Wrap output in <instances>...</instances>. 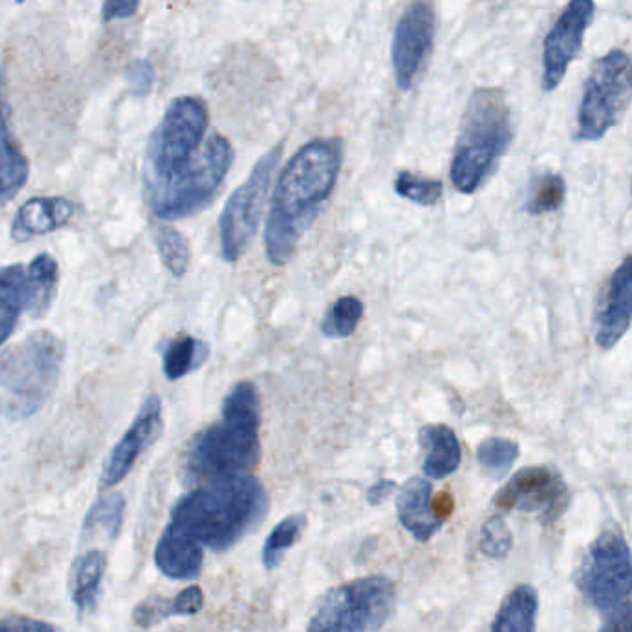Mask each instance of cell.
I'll return each instance as SVG.
<instances>
[{
    "instance_id": "7a4b0ae2",
    "label": "cell",
    "mask_w": 632,
    "mask_h": 632,
    "mask_svg": "<svg viewBox=\"0 0 632 632\" xmlns=\"http://www.w3.org/2000/svg\"><path fill=\"white\" fill-rule=\"evenodd\" d=\"M342 162V141L313 140L285 163L274 185L263 234L265 252L273 265L290 262L302 235L337 188Z\"/></svg>"
},
{
    "instance_id": "cb8c5ba5",
    "label": "cell",
    "mask_w": 632,
    "mask_h": 632,
    "mask_svg": "<svg viewBox=\"0 0 632 632\" xmlns=\"http://www.w3.org/2000/svg\"><path fill=\"white\" fill-rule=\"evenodd\" d=\"M210 345L199 338L177 337L163 349V373L169 381H180L207 364Z\"/></svg>"
},
{
    "instance_id": "1f68e13d",
    "label": "cell",
    "mask_w": 632,
    "mask_h": 632,
    "mask_svg": "<svg viewBox=\"0 0 632 632\" xmlns=\"http://www.w3.org/2000/svg\"><path fill=\"white\" fill-rule=\"evenodd\" d=\"M565 197V182L560 174H545L534 182L526 199V212L532 215L554 212L562 207Z\"/></svg>"
},
{
    "instance_id": "4316f807",
    "label": "cell",
    "mask_w": 632,
    "mask_h": 632,
    "mask_svg": "<svg viewBox=\"0 0 632 632\" xmlns=\"http://www.w3.org/2000/svg\"><path fill=\"white\" fill-rule=\"evenodd\" d=\"M518 457H520V445L509 438H486L476 449V460L482 471L493 481H501L509 475Z\"/></svg>"
},
{
    "instance_id": "8d00e7d4",
    "label": "cell",
    "mask_w": 632,
    "mask_h": 632,
    "mask_svg": "<svg viewBox=\"0 0 632 632\" xmlns=\"http://www.w3.org/2000/svg\"><path fill=\"white\" fill-rule=\"evenodd\" d=\"M138 10V2L130 0H112L102 7V19L104 21H113V19H127L134 16Z\"/></svg>"
},
{
    "instance_id": "ffe728a7",
    "label": "cell",
    "mask_w": 632,
    "mask_h": 632,
    "mask_svg": "<svg viewBox=\"0 0 632 632\" xmlns=\"http://www.w3.org/2000/svg\"><path fill=\"white\" fill-rule=\"evenodd\" d=\"M29 179V162L19 149L8 124L7 107L2 99V77H0V202L16 197Z\"/></svg>"
},
{
    "instance_id": "4fadbf2b",
    "label": "cell",
    "mask_w": 632,
    "mask_h": 632,
    "mask_svg": "<svg viewBox=\"0 0 632 632\" xmlns=\"http://www.w3.org/2000/svg\"><path fill=\"white\" fill-rule=\"evenodd\" d=\"M593 12V2L575 0L565 7L553 29L549 30L548 38L543 41V90L553 91L564 80L570 63L581 52Z\"/></svg>"
},
{
    "instance_id": "ac0fdd59",
    "label": "cell",
    "mask_w": 632,
    "mask_h": 632,
    "mask_svg": "<svg viewBox=\"0 0 632 632\" xmlns=\"http://www.w3.org/2000/svg\"><path fill=\"white\" fill-rule=\"evenodd\" d=\"M73 202L62 197H34L24 202L13 221V240L24 241L34 235L62 229L73 215Z\"/></svg>"
},
{
    "instance_id": "836d02e7",
    "label": "cell",
    "mask_w": 632,
    "mask_h": 632,
    "mask_svg": "<svg viewBox=\"0 0 632 632\" xmlns=\"http://www.w3.org/2000/svg\"><path fill=\"white\" fill-rule=\"evenodd\" d=\"M202 604H204V593H202L201 588H185L173 601H169V618H171V615L199 614Z\"/></svg>"
},
{
    "instance_id": "3957f363",
    "label": "cell",
    "mask_w": 632,
    "mask_h": 632,
    "mask_svg": "<svg viewBox=\"0 0 632 632\" xmlns=\"http://www.w3.org/2000/svg\"><path fill=\"white\" fill-rule=\"evenodd\" d=\"M260 395L252 382L230 388L221 420L199 432L185 454L184 473L193 484L251 475L260 462Z\"/></svg>"
},
{
    "instance_id": "7c38bea8",
    "label": "cell",
    "mask_w": 632,
    "mask_h": 632,
    "mask_svg": "<svg viewBox=\"0 0 632 632\" xmlns=\"http://www.w3.org/2000/svg\"><path fill=\"white\" fill-rule=\"evenodd\" d=\"M437 34V13L431 4L415 2L404 10L393 34L392 63L398 86L409 91L431 57Z\"/></svg>"
},
{
    "instance_id": "9c48e42d",
    "label": "cell",
    "mask_w": 632,
    "mask_h": 632,
    "mask_svg": "<svg viewBox=\"0 0 632 632\" xmlns=\"http://www.w3.org/2000/svg\"><path fill=\"white\" fill-rule=\"evenodd\" d=\"M631 549L620 531L603 532L576 568L575 584L593 609L614 614L631 604Z\"/></svg>"
},
{
    "instance_id": "7402d4cb",
    "label": "cell",
    "mask_w": 632,
    "mask_h": 632,
    "mask_svg": "<svg viewBox=\"0 0 632 632\" xmlns=\"http://www.w3.org/2000/svg\"><path fill=\"white\" fill-rule=\"evenodd\" d=\"M540 599L531 584H520L499 606L492 632H536Z\"/></svg>"
},
{
    "instance_id": "d6a6232c",
    "label": "cell",
    "mask_w": 632,
    "mask_h": 632,
    "mask_svg": "<svg viewBox=\"0 0 632 632\" xmlns=\"http://www.w3.org/2000/svg\"><path fill=\"white\" fill-rule=\"evenodd\" d=\"M514 536L503 515H493L482 525L481 551L488 559L501 560L510 553Z\"/></svg>"
},
{
    "instance_id": "f35d334b",
    "label": "cell",
    "mask_w": 632,
    "mask_h": 632,
    "mask_svg": "<svg viewBox=\"0 0 632 632\" xmlns=\"http://www.w3.org/2000/svg\"><path fill=\"white\" fill-rule=\"evenodd\" d=\"M395 481H390V479H384V481H379L370 488L368 492V501L373 506H379V504L384 503L388 499L392 498V493L395 492Z\"/></svg>"
},
{
    "instance_id": "e575fe53",
    "label": "cell",
    "mask_w": 632,
    "mask_h": 632,
    "mask_svg": "<svg viewBox=\"0 0 632 632\" xmlns=\"http://www.w3.org/2000/svg\"><path fill=\"white\" fill-rule=\"evenodd\" d=\"M127 82L136 96H147L154 84V69L147 60H136L127 71Z\"/></svg>"
},
{
    "instance_id": "5b68a950",
    "label": "cell",
    "mask_w": 632,
    "mask_h": 632,
    "mask_svg": "<svg viewBox=\"0 0 632 632\" xmlns=\"http://www.w3.org/2000/svg\"><path fill=\"white\" fill-rule=\"evenodd\" d=\"M514 138L512 110L501 88H479L470 97L451 160V182L471 195L492 177Z\"/></svg>"
},
{
    "instance_id": "52a82bcc",
    "label": "cell",
    "mask_w": 632,
    "mask_h": 632,
    "mask_svg": "<svg viewBox=\"0 0 632 632\" xmlns=\"http://www.w3.org/2000/svg\"><path fill=\"white\" fill-rule=\"evenodd\" d=\"M393 606L395 586L390 579H357L321 598L307 632H373L390 620Z\"/></svg>"
},
{
    "instance_id": "83f0119b",
    "label": "cell",
    "mask_w": 632,
    "mask_h": 632,
    "mask_svg": "<svg viewBox=\"0 0 632 632\" xmlns=\"http://www.w3.org/2000/svg\"><path fill=\"white\" fill-rule=\"evenodd\" d=\"M364 318V302L359 297H340L327 312L325 320L321 321V332L332 340H343L357 331L360 321Z\"/></svg>"
},
{
    "instance_id": "d590c367",
    "label": "cell",
    "mask_w": 632,
    "mask_h": 632,
    "mask_svg": "<svg viewBox=\"0 0 632 632\" xmlns=\"http://www.w3.org/2000/svg\"><path fill=\"white\" fill-rule=\"evenodd\" d=\"M0 632H58L46 621L32 620L27 615H10L0 620Z\"/></svg>"
},
{
    "instance_id": "ba28073f",
    "label": "cell",
    "mask_w": 632,
    "mask_h": 632,
    "mask_svg": "<svg viewBox=\"0 0 632 632\" xmlns=\"http://www.w3.org/2000/svg\"><path fill=\"white\" fill-rule=\"evenodd\" d=\"M631 102V58L614 49L593 63L579 107L576 140L599 141L620 123Z\"/></svg>"
},
{
    "instance_id": "603a6c76",
    "label": "cell",
    "mask_w": 632,
    "mask_h": 632,
    "mask_svg": "<svg viewBox=\"0 0 632 632\" xmlns=\"http://www.w3.org/2000/svg\"><path fill=\"white\" fill-rule=\"evenodd\" d=\"M104 570H107V556L99 549L82 554L74 562L71 595H73V603L77 604L80 614L96 609Z\"/></svg>"
},
{
    "instance_id": "f546056e",
    "label": "cell",
    "mask_w": 632,
    "mask_h": 632,
    "mask_svg": "<svg viewBox=\"0 0 632 632\" xmlns=\"http://www.w3.org/2000/svg\"><path fill=\"white\" fill-rule=\"evenodd\" d=\"M157 245L165 268L174 277H182L190 268V243L184 235L180 234L179 230L173 229V227L162 224L157 230Z\"/></svg>"
},
{
    "instance_id": "2e32d148",
    "label": "cell",
    "mask_w": 632,
    "mask_h": 632,
    "mask_svg": "<svg viewBox=\"0 0 632 632\" xmlns=\"http://www.w3.org/2000/svg\"><path fill=\"white\" fill-rule=\"evenodd\" d=\"M432 501V484L421 476L410 479L399 492V521L418 542H429L442 526Z\"/></svg>"
},
{
    "instance_id": "9a60e30c",
    "label": "cell",
    "mask_w": 632,
    "mask_h": 632,
    "mask_svg": "<svg viewBox=\"0 0 632 632\" xmlns=\"http://www.w3.org/2000/svg\"><path fill=\"white\" fill-rule=\"evenodd\" d=\"M631 260L625 258L610 277L595 310V342L601 349H612L631 327Z\"/></svg>"
},
{
    "instance_id": "5bb4252c",
    "label": "cell",
    "mask_w": 632,
    "mask_h": 632,
    "mask_svg": "<svg viewBox=\"0 0 632 632\" xmlns=\"http://www.w3.org/2000/svg\"><path fill=\"white\" fill-rule=\"evenodd\" d=\"M162 401L158 395L147 398L146 403L141 404L140 414L130 427L127 434L121 438V442L113 448L110 459H108L101 476V488H112L123 481L134 468L136 460L147 448H151L157 442V438L162 434Z\"/></svg>"
},
{
    "instance_id": "44dd1931",
    "label": "cell",
    "mask_w": 632,
    "mask_h": 632,
    "mask_svg": "<svg viewBox=\"0 0 632 632\" xmlns=\"http://www.w3.org/2000/svg\"><path fill=\"white\" fill-rule=\"evenodd\" d=\"M24 308H30V280L27 268L0 269V345L12 337Z\"/></svg>"
},
{
    "instance_id": "484cf974",
    "label": "cell",
    "mask_w": 632,
    "mask_h": 632,
    "mask_svg": "<svg viewBox=\"0 0 632 632\" xmlns=\"http://www.w3.org/2000/svg\"><path fill=\"white\" fill-rule=\"evenodd\" d=\"M124 498L121 493H108L99 499L86 515L82 538L90 540L96 536H107L116 540L121 532L124 518Z\"/></svg>"
},
{
    "instance_id": "d6986e66",
    "label": "cell",
    "mask_w": 632,
    "mask_h": 632,
    "mask_svg": "<svg viewBox=\"0 0 632 632\" xmlns=\"http://www.w3.org/2000/svg\"><path fill=\"white\" fill-rule=\"evenodd\" d=\"M420 445L427 451L423 473L429 479L442 481L453 475L462 462L459 438L448 425H427L420 431Z\"/></svg>"
},
{
    "instance_id": "30bf717a",
    "label": "cell",
    "mask_w": 632,
    "mask_h": 632,
    "mask_svg": "<svg viewBox=\"0 0 632 632\" xmlns=\"http://www.w3.org/2000/svg\"><path fill=\"white\" fill-rule=\"evenodd\" d=\"M282 146H277L265 152L249 174V179L230 195L219 219V238L221 252L227 262H238L247 247L251 245L257 234L263 202L268 197L269 184L274 169L279 165Z\"/></svg>"
},
{
    "instance_id": "277c9868",
    "label": "cell",
    "mask_w": 632,
    "mask_h": 632,
    "mask_svg": "<svg viewBox=\"0 0 632 632\" xmlns=\"http://www.w3.org/2000/svg\"><path fill=\"white\" fill-rule=\"evenodd\" d=\"M269 498L252 475L208 482L180 499L169 525L201 548L227 551L251 534L268 514Z\"/></svg>"
},
{
    "instance_id": "8992f818",
    "label": "cell",
    "mask_w": 632,
    "mask_h": 632,
    "mask_svg": "<svg viewBox=\"0 0 632 632\" xmlns=\"http://www.w3.org/2000/svg\"><path fill=\"white\" fill-rule=\"evenodd\" d=\"M63 343L47 331L32 332L0 354V412L10 420L36 414L57 388Z\"/></svg>"
},
{
    "instance_id": "ab89813d",
    "label": "cell",
    "mask_w": 632,
    "mask_h": 632,
    "mask_svg": "<svg viewBox=\"0 0 632 632\" xmlns=\"http://www.w3.org/2000/svg\"><path fill=\"white\" fill-rule=\"evenodd\" d=\"M432 506H434V512H437L440 520H448L454 509L453 499L449 498V493H442V498L438 499V501H432Z\"/></svg>"
},
{
    "instance_id": "e0dca14e",
    "label": "cell",
    "mask_w": 632,
    "mask_h": 632,
    "mask_svg": "<svg viewBox=\"0 0 632 632\" xmlns=\"http://www.w3.org/2000/svg\"><path fill=\"white\" fill-rule=\"evenodd\" d=\"M202 560L201 545L184 532L168 525L154 553L158 570L174 581H195L201 575Z\"/></svg>"
},
{
    "instance_id": "6da1fadb",
    "label": "cell",
    "mask_w": 632,
    "mask_h": 632,
    "mask_svg": "<svg viewBox=\"0 0 632 632\" xmlns=\"http://www.w3.org/2000/svg\"><path fill=\"white\" fill-rule=\"evenodd\" d=\"M207 104L179 97L149 140L143 182L152 212L162 219H184L213 201L229 174L234 151L229 140L208 134Z\"/></svg>"
},
{
    "instance_id": "d4e9b609",
    "label": "cell",
    "mask_w": 632,
    "mask_h": 632,
    "mask_svg": "<svg viewBox=\"0 0 632 632\" xmlns=\"http://www.w3.org/2000/svg\"><path fill=\"white\" fill-rule=\"evenodd\" d=\"M30 280V308L29 312L34 318H40L51 308L52 299L57 295L60 268L51 254H40L30 262L27 268Z\"/></svg>"
},
{
    "instance_id": "4dcf8cb0",
    "label": "cell",
    "mask_w": 632,
    "mask_h": 632,
    "mask_svg": "<svg viewBox=\"0 0 632 632\" xmlns=\"http://www.w3.org/2000/svg\"><path fill=\"white\" fill-rule=\"evenodd\" d=\"M393 188L399 197L420 207H437L442 199L443 184L440 180L427 179L409 171L398 174Z\"/></svg>"
},
{
    "instance_id": "f1b7e54d",
    "label": "cell",
    "mask_w": 632,
    "mask_h": 632,
    "mask_svg": "<svg viewBox=\"0 0 632 632\" xmlns=\"http://www.w3.org/2000/svg\"><path fill=\"white\" fill-rule=\"evenodd\" d=\"M304 526H307V518L302 514L288 515L285 520L280 521L279 525L274 526L262 549V562L265 570L271 571L279 568L280 562L284 560L285 553H288V549L293 548L297 540L301 538Z\"/></svg>"
},
{
    "instance_id": "74e56055",
    "label": "cell",
    "mask_w": 632,
    "mask_h": 632,
    "mask_svg": "<svg viewBox=\"0 0 632 632\" xmlns=\"http://www.w3.org/2000/svg\"><path fill=\"white\" fill-rule=\"evenodd\" d=\"M599 632H631V604L606 615V621Z\"/></svg>"
},
{
    "instance_id": "8fae6325",
    "label": "cell",
    "mask_w": 632,
    "mask_h": 632,
    "mask_svg": "<svg viewBox=\"0 0 632 632\" xmlns=\"http://www.w3.org/2000/svg\"><path fill=\"white\" fill-rule=\"evenodd\" d=\"M568 504L570 490L565 486L564 479L545 465L518 471L493 498L495 509L534 514L545 525L559 520Z\"/></svg>"
}]
</instances>
